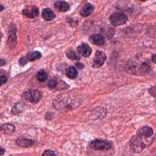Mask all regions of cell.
<instances>
[{"mask_svg": "<svg viewBox=\"0 0 156 156\" xmlns=\"http://www.w3.org/2000/svg\"><path fill=\"white\" fill-rule=\"evenodd\" d=\"M80 104V98L68 93L58 95L53 101V107L60 112H66L77 108Z\"/></svg>", "mask_w": 156, "mask_h": 156, "instance_id": "obj_1", "label": "cell"}, {"mask_svg": "<svg viewBox=\"0 0 156 156\" xmlns=\"http://www.w3.org/2000/svg\"><path fill=\"white\" fill-rule=\"evenodd\" d=\"M129 146L132 151L134 153H140L146 147L145 143L143 141L142 138L138 135H133L129 141Z\"/></svg>", "mask_w": 156, "mask_h": 156, "instance_id": "obj_2", "label": "cell"}, {"mask_svg": "<svg viewBox=\"0 0 156 156\" xmlns=\"http://www.w3.org/2000/svg\"><path fill=\"white\" fill-rule=\"evenodd\" d=\"M21 98L32 104H36L41 99L42 93L38 90H29L23 92Z\"/></svg>", "mask_w": 156, "mask_h": 156, "instance_id": "obj_3", "label": "cell"}, {"mask_svg": "<svg viewBox=\"0 0 156 156\" xmlns=\"http://www.w3.org/2000/svg\"><path fill=\"white\" fill-rule=\"evenodd\" d=\"M151 69L149 65L146 62H143L138 67L136 65H131L127 69V71L132 74L143 76L147 74Z\"/></svg>", "mask_w": 156, "mask_h": 156, "instance_id": "obj_4", "label": "cell"}, {"mask_svg": "<svg viewBox=\"0 0 156 156\" xmlns=\"http://www.w3.org/2000/svg\"><path fill=\"white\" fill-rule=\"evenodd\" d=\"M90 147L95 151H107L112 147V143L105 140L96 139L90 143Z\"/></svg>", "mask_w": 156, "mask_h": 156, "instance_id": "obj_5", "label": "cell"}, {"mask_svg": "<svg viewBox=\"0 0 156 156\" xmlns=\"http://www.w3.org/2000/svg\"><path fill=\"white\" fill-rule=\"evenodd\" d=\"M16 32V28L15 25L14 24H11L9 27V30H8L9 36H8V40L7 41V45L10 49H14L17 43Z\"/></svg>", "mask_w": 156, "mask_h": 156, "instance_id": "obj_6", "label": "cell"}, {"mask_svg": "<svg viewBox=\"0 0 156 156\" xmlns=\"http://www.w3.org/2000/svg\"><path fill=\"white\" fill-rule=\"evenodd\" d=\"M127 21V16L123 13L116 12L110 16V21L114 26H118L125 24Z\"/></svg>", "mask_w": 156, "mask_h": 156, "instance_id": "obj_7", "label": "cell"}, {"mask_svg": "<svg viewBox=\"0 0 156 156\" xmlns=\"http://www.w3.org/2000/svg\"><path fill=\"white\" fill-rule=\"evenodd\" d=\"M107 56L102 51H97L96 52L94 57L93 60L92 66L93 68H98L102 66L106 60Z\"/></svg>", "mask_w": 156, "mask_h": 156, "instance_id": "obj_8", "label": "cell"}, {"mask_svg": "<svg viewBox=\"0 0 156 156\" xmlns=\"http://www.w3.org/2000/svg\"><path fill=\"white\" fill-rule=\"evenodd\" d=\"M154 133V130L152 128L149 126H144L140 128L137 132L136 135L138 136L144 138H149L151 137Z\"/></svg>", "mask_w": 156, "mask_h": 156, "instance_id": "obj_9", "label": "cell"}, {"mask_svg": "<svg viewBox=\"0 0 156 156\" xmlns=\"http://www.w3.org/2000/svg\"><path fill=\"white\" fill-rule=\"evenodd\" d=\"M77 51L80 55L84 57H88L92 52L90 46L87 43H82L77 47Z\"/></svg>", "mask_w": 156, "mask_h": 156, "instance_id": "obj_10", "label": "cell"}, {"mask_svg": "<svg viewBox=\"0 0 156 156\" xmlns=\"http://www.w3.org/2000/svg\"><path fill=\"white\" fill-rule=\"evenodd\" d=\"M23 13L27 18L32 19L37 17L38 15L39 10L38 7H37L36 6L32 5L29 8L24 9L23 10Z\"/></svg>", "mask_w": 156, "mask_h": 156, "instance_id": "obj_11", "label": "cell"}, {"mask_svg": "<svg viewBox=\"0 0 156 156\" xmlns=\"http://www.w3.org/2000/svg\"><path fill=\"white\" fill-rule=\"evenodd\" d=\"M16 144L22 147H29L34 145V142L30 139L20 137L16 140Z\"/></svg>", "mask_w": 156, "mask_h": 156, "instance_id": "obj_12", "label": "cell"}, {"mask_svg": "<svg viewBox=\"0 0 156 156\" xmlns=\"http://www.w3.org/2000/svg\"><path fill=\"white\" fill-rule=\"evenodd\" d=\"M93 10L94 7L90 3H87L80 10V14L83 17H87L91 15Z\"/></svg>", "mask_w": 156, "mask_h": 156, "instance_id": "obj_13", "label": "cell"}, {"mask_svg": "<svg viewBox=\"0 0 156 156\" xmlns=\"http://www.w3.org/2000/svg\"><path fill=\"white\" fill-rule=\"evenodd\" d=\"M90 41L94 44L102 46L105 43L104 37L100 34H93L90 37Z\"/></svg>", "mask_w": 156, "mask_h": 156, "instance_id": "obj_14", "label": "cell"}, {"mask_svg": "<svg viewBox=\"0 0 156 156\" xmlns=\"http://www.w3.org/2000/svg\"><path fill=\"white\" fill-rule=\"evenodd\" d=\"M54 7L60 12H66L69 9V5L65 1H58L54 3Z\"/></svg>", "mask_w": 156, "mask_h": 156, "instance_id": "obj_15", "label": "cell"}, {"mask_svg": "<svg viewBox=\"0 0 156 156\" xmlns=\"http://www.w3.org/2000/svg\"><path fill=\"white\" fill-rule=\"evenodd\" d=\"M42 17L44 20L51 21L55 17V15L49 8H45L42 11Z\"/></svg>", "mask_w": 156, "mask_h": 156, "instance_id": "obj_16", "label": "cell"}, {"mask_svg": "<svg viewBox=\"0 0 156 156\" xmlns=\"http://www.w3.org/2000/svg\"><path fill=\"white\" fill-rule=\"evenodd\" d=\"M65 73H66V76L71 79H76L78 74V71L77 69L73 66H71L68 68H66Z\"/></svg>", "mask_w": 156, "mask_h": 156, "instance_id": "obj_17", "label": "cell"}, {"mask_svg": "<svg viewBox=\"0 0 156 156\" xmlns=\"http://www.w3.org/2000/svg\"><path fill=\"white\" fill-rule=\"evenodd\" d=\"M41 57V54L39 51H29L26 55V57L29 61H35L36 60L40 59Z\"/></svg>", "mask_w": 156, "mask_h": 156, "instance_id": "obj_18", "label": "cell"}, {"mask_svg": "<svg viewBox=\"0 0 156 156\" xmlns=\"http://www.w3.org/2000/svg\"><path fill=\"white\" fill-rule=\"evenodd\" d=\"M48 74L44 69L40 70L36 74V79L40 82H45L48 80Z\"/></svg>", "mask_w": 156, "mask_h": 156, "instance_id": "obj_19", "label": "cell"}, {"mask_svg": "<svg viewBox=\"0 0 156 156\" xmlns=\"http://www.w3.org/2000/svg\"><path fill=\"white\" fill-rule=\"evenodd\" d=\"M2 130L7 134H10L15 132V126L11 124H5L1 126Z\"/></svg>", "mask_w": 156, "mask_h": 156, "instance_id": "obj_20", "label": "cell"}, {"mask_svg": "<svg viewBox=\"0 0 156 156\" xmlns=\"http://www.w3.org/2000/svg\"><path fill=\"white\" fill-rule=\"evenodd\" d=\"M66 55L68 58L71 60H80V57L77 55L76 52L71 49H69L66 51Z\"/></svg>", "mask_w": 156, "mask_h": 156, "instance_id": "obj_21", "label": "cell"}, {"mask_svg": "<svg viewBox=\"0 0 156 156\" xmlns=\"http://www.w3.org/2000/svg\"><path fill=\"white\" fill-rule=\"evenodd\" d=\"M58 85V80L56 77H54L51 78L48 82V87L49 88H55Z\"/></svg>", "mask_w": 156, "mask_h": 156, "instance_id": "obj_22", "label": "cell"}, {"mask_svg": "<svg viewBox=\"0 0 156 156\" xmlns=\"http://www.w3.org/2000/svg\"><path fill=\"white\" fill-rule=\"evenodd\" d=\"M149 93L154 98H156V85L152 86L148 90Z\"/></svg>", "mask_w": 156, "mask_h": 156, "instance_id": "obj_23", "label": "cell"}, {"mask_svg": "<svg viewBox=\"0 0 156 156\" xmlns=\"http://www.w3.org/2000/svg\"><path fill=\"white\" fill-rule=\"evenodd\" d=\"M42 156H57L55 153L52 150H46L42 154Z\"/></svg>", "mask_w": 156, "mask_h": 156, "instance_id": "obj_24", "label": "cell"}, {"mask_svg": "<svg viewBox=\"0 0 156 156\" xmlns=\"http://www.w3.org/2000/svg\"><path fill=\"white\" fill-rule=\"evenodd\" d=\"M27 63V58L26 59L25 57H21L19 60V63L21 66L25 65Z\"/></svg>", "mask_w": 156, "mask_h": 156, "instance_id": "obj_25", "label": "cell"}, {"mask_svg": "<svg viewBox=\"0 0 156 156\" xmlns=\"http://www.w3.org/2000/svg\"><path fill=\"white\" fill-rule=\"evenodd\" d=\"M7 80L6 76H0V86L4 84Z\"/></svg>", "mask_w": 156, "mask_h": 156, "instance_id": "obj_26", "label": "cell"}, {"mask_svg": "<svg viewBox=\"0 0 156 156\" xmlns=\"http://www.w3.org/2000/svg\"><path fill=\"white\" fill-rule=\"evenodd\" d=\"M76 66L80 69H82L84 68V65L82 63H79V62H77L76 63Z\"/></svg>", "mask_w": 156, "mask_h": 156, "instance_id": "obj_27", "label": "cell"}, {"mask_svg": "<svg viewBox=\"0 0 156 156\" xmlns=\"http://www.w3.org/2000/svg\"><path fill=\"white\" fill-rule=\"evenodd\" d=\"M5 65H6V62L5 61V60L0 58V66H4Z\"/></svg>", "mask_w": 156, "mask_h": 156, "instance_id": "obj_28", "label": "cell"}, {"mask_svg": "<svg viewBox=\"0 0 156 156\" xmlns=\"http://www.w3.org/2000/svg\"><path fill=\"white\" fill-rule=\"evenodd\" d=\"M5 150L4 148L0 147V156H2L5 153Z\"/></svg>", "mask_w": 156, "mask_h": 156, "instance_id": "obj_29", "label": "cell"}, {"mask_svg": "<svg viewBox=\"0 0 156 156\" xmlns=\"http://www.w3.org/2000/svg\"><path fill=\"white\" fill-rule=\"evenodd\" d=\"M152 62H154V63L156 64V54H153L152 56Z\"/></svg>", "mask_w": 156, "mask_h": 156, "instance_id": "obj_30", "label": "cell"}, {"mask_svg": "<svg viewBox=\"0 0 156 156\" xmlns=\"http://www.w3.org/2000/svg\"><path fill=\"white\" fill-rule=\"evenodd\" d=\"M4 9V6L2 5H1V4H0V12L1 11H2L3 9Z\"/></svg>", "mask_w": 156, "mask_h": 156, "instance_id": "obj_31", "label": "cell"}, {"mask_svg": "<svg viewBox=\"0 0 156 156\" xmlns=\"http://www.w3.org/2000/svg\"><path fill=\"white\" fill-rule=\"evenodd\" d=\"M2 37V34L0 32V43H1V38Z\"/></svg>", "mask_w": 156, "mask_h": 156, "instance_id": "obj_32", "label": "cell"}, {"mask_svg": "<svg viewBox=\"0 0 156 156\" xmlns=\"http://www.w3.org/2000/svg\"><path fill=\"white\" fill-rule=\"evenodd\" d=\"M140 1H146V0H140Z\"/></svg>", "mask_w": 156, "mask_h": 156, "instance_id": "obj_33", "label": "cell"}]
</instances>
